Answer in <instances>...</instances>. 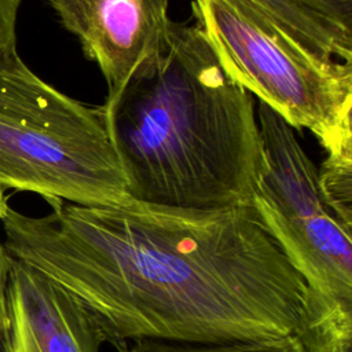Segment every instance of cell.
I'll list each match as a JSON object with an SVG mask.
<instances>
[{
	"label": "cell",
	"mask_w": 352,
	"mask_h": 352,
	"mask_svg": "<svg viewBox=\"0 0 352 352\" xmlns=\"http://www.w3.org/2000/svg\"><path fill=\"white\" fill-rule=\"evenodd\" d=\"M48 204L38 217L8 205L3 246L76 294L106 342L294 334L307 286L253 208Z\"/></svg>",
	"instance_id": "cell-1"
},
{
	"label": "cell",
	"mask_w": 352,
	"mask_h": 352,
	"mask_svg": "<svg viewBox=\"0 0 352 352\" xmlns=\"http://www.w3.org/2000/svg\"><path fill=\"white\" fill-rule=\"evenodd\" d=\"M129 199L168 208H252L263 153L253 96L202 29L170 21L164 44L99 107Z\"/></svg>",
	"instance_id": "cell-2"
},
{
	"label": "cell",
	"mask_w": 352,
	"mask_h": 352,
	"mask_svg": "<svg viewBox=\"0 0 352 352\" xmlns=\"http://www.w3.org/2000/svg\"><path fill=\"white\" fill-rule=\"evenodd\" d=\"M263 166L252 208L307 286L294 336L307 352H352V231L326 205L293 128L257 106Z\"/></svg>",
	"instance_id": "cell-3"
},
{
	"label": "cell",
	"mask_w": 352,
	"mask_h": 352,
	"mask_svg": "<svg viewBox=\"0 0 352 352\" xmlns=\"http://www.w3.org/2000/svg\"><path fill=\"white\" fill-rule=\"evenodd\" d=\"M0 187L82 206L129 201L99 107L41 80L16 48L0 54Z\"/></svg>",
	"instance_id": "cell-4"
},
{
	"label": "cell",
	"mask_w": 352,
	"mask_h": 352,
	"mask_svg": "<svg viewBox=\"0 0 352 352\" xmlns=\"http://www.w3.org/2000/svg\"><path fill=\"white\" fill-rule=\"evenodd\" d=\"M191 11L228 77L327 154L352 148V63L305 51L249 0H192Z\"/></svg>",
	"instance_id": "cell-5"
},
{
	"label": "cell",
	"mask_w": 352,
	"mask_h": 352,
	"mask_svg": "<svg viewBox=\"0 0 352 352\" xmlns=\"http://www.w3.org/2000/svg\"><path fill=\"white\" fill-rule=\"evenodd\" d=\"M114 96L165 41L168 0H50Z\"/></svg>",
	"instance_id": "cell-6"
},
{
	"label": "cell",
	"mask_w": 352,
	"mask_h": 352,
	"mask_svg": "<svg viewBox=\"0 0 352 352\" xmlns=\"http://www.w3.org/2000/svg\"><path fill=\"white\" fill-rule=\"evenodd\" d=\"M91 309L66 287L11 257L0 352H100Z\"/></svg>",
	"instance_id": "cell-7"
},
{
	"label": "cell",
	"mask_w": 352,
	"mask_h": 352,
	"mask_svg": "<svg viewBox=\"0 0 352 352\" xmlns=\"http://www.w3.org/2000/svg\"><path fill=\"white\" fill-rule=\"evenodd\" d=\"M293 43L322 58L352 63V40L308 11L298 0H249Z\"/></svg>",
	"instance_id": "cell-8"
},
{
	"label": "cell",
	"mask_w": 352,
	"mask_h": 352,
	"mask_svg": "<svg viewBox=\"0 0 352 352\" xmlns=\"http://www.w3.org/2000/svg\"><path fill=\"white\" fill-rule=\"evenodd\" d=\"M118 352H307L294 334L274 340L175 341L140 338L114 345Z\"/></svg>",
	"instance_id": "cell-9"
},
{
	"label": "cell",
	"mask_w": 352,
	"mask_h": 352,
	"mask_svg": "<svg viewBox=\"0 0 352 352\" xmlns=\"http://www.w3.org/2000/svg\"><path fill=\"white\" fill-rule=\"evenodd\" d=\"M318 173L326 205L352 231V148L329 153Z\"/></svg>",
	"instance_id": "cell-10"
},
{
	"label": "cell",
	"mask_w": 352,
	"mask_h": 352,
	"mask_svg": "<svg viewBox=\"0 0 352 352\" xmlns=\"http://www.w3.org/2000/svg\"><path fill=\"white\" fill-rule=\"evenodd\" d=\"M308 11L352 40V0H298Z\"/></svg>",
	"instance_id": "cell-11"
},
{
	"label": "cell",
	"mask_w": 352,
	"mask_h": 352,
	"mask_svg": "<svg viewBox=\"0 0 352 352\" xmlns=\"http://www.w3.org/2000/svg\"><path fill=\"white\" fill-rule=\"evenodd\" d=\"M22 0H0V54L16 48V21Z\"/></svg>",
	"instance_id": "cell-12"
},
{
	"label": "cell",
	"mask_w": 352,
	"mask_h": 352,
	"mask_svg": "<svg viewBox=\"0 0 352 352\" xmlns=\"http://www.w3.org/2000/svg\"><path fill=\"white\" fill-rule=\"evenodd\" d=\"M11 256L4 249L3 243H0V342L4 329V318H6V289H7V276L10 268Z\"/></svg>",
	"instance_id": "cell-13"
},
{
	"label": "cell",
	"mask_w": 352,
	"mask_h": 352,
	"mask_svg": "<svg viewBox=\"0 0 352 352\" xmlns=\"http://www.w3.org/2000/svg\"><path fill=\"white\" fill-rule=\"evenodd\" d=\"M7 206H8V201H7V197H6V191L0 187V217H1V214L6 210Z\"/></svg>",
	"instance_id": "cell-14"
}]
</instances>
